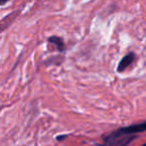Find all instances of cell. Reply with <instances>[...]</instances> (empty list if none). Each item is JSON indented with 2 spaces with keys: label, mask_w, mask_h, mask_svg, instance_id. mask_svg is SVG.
I'll return each instance as SVG.
<instances>
[{
  "label": "cell",
  "mask_w": 146,
  "mask_h": 146,
  "mask_svg": "<svg viewBox=\"0 0 146 146\" xmlns=\"http://www.w3.org/2000/svg\"><path fill=\"white\" fill-rule=\"evenodd\" d=\"M146 130V122L139 124H133V125L122 127L115 131L111 132L110 135L112 136H124V135H133L138 132H143Z\"/></svg>",
  "instance_id": "cell-1"
},
{
  "label": "cell",
  "mask_w": 146,
  "mask_h": 146,
  "mask_svg": "<svg viewBox=\"0 0 146 146\" xmlns=\"http://www.w3.org/2000/svg\"><path fill=\"white\" fill-rule=\"evenodd\" d=\"M134 59H135V54L132 52L128 53V54H126L124 57H122V59L120 60V62L118 63V66H117L118 72H123L124 70H126V69L133 63Z\"/></svg>",
  "instance_id": "cell-2"
},
{
  "label": "cell",
  "mask_w": 146,
  "mask_h": 146,
  "mask_svg": "<svg viewBox=\"0 0 146 146\" xmlns=\"http://www.w3.org/2000/svg\"><path fill=\"white\" fill-rule=\"evenodd\" d=\"M47 41H48L49 43H51V44L55 45V47H56V49L59 52H64L65 51V43H64V40H63L61 37L53 35V36L48 37Z\"/></svg>",
  "instance_id": "cell-3"
},
{
  "label": "cell",
  "mask_w": 146,
  "mask_h": 146,
  "mask_svg": "<svg viewBox=\"0 0 146 146\" xmlns=\"http://www.w3.org/2000/svg\"><path fill=\"white\" fill-rule=\"evenodd\" d=\"M8 0H0V5H2V4H4V3H6Z\"/></svg>",
  "instance_id": "cell-4"
}]
</instances>
